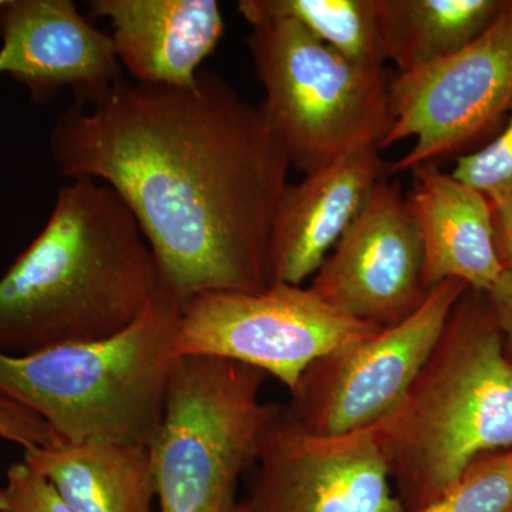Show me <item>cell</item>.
Segmentation results:
<instances>
[{
  "label": "cell",
  "mask_w": 512,
  "mask_h": 512,
  "mask_svg": "<svg viewBox=\"0 0 512 512\" xmlns=\"http://www.w3.org/2000/svg\"><path fill=\"white\" fill-rule=\"evenodd\" d=\"M50 153L64 177L126 202L183 305L205 292L271 286L269 244L289 158L262 106L200 70L188 87L120 80L57 117Z\"/></svg>",
  "instance_id": "6da1fadb"
},
{
  "label": "cell",
  "mask_w": 512,
  "mask_h": 512,
  "mask_svg": "<svg viewBox=\"0 0 512 512\" xmlns=\"http://www.w3.org/2000/svg\"><path fill=\"white\" fill-rule=\"evenodd\" d=\"M160 291L153 251L126 202L100 181L73 180L0 278V352L109 338Z\"/></svg>",
  "instance_id": "7a4b0ae2"
},
{
  "label": "cell",
  "mask_w": 512,
  "mask_h": 512,
  "mask_svg": "<svg viewBox=\"0 0 512 512\" xmlns=\"http://www.w3.org/2000/svg\"><path fill=\"white\" fill-rule=\"evenodd\" d=\"M372 427L406 512L512 448V360L485 293L461 296L409 390Z\"/></svg>",
  "instance_id": "3957f363"
},
{
  "label": "cell",
  "mask_w": 512,
  "mask_h": 512,
  "mask_svg": "<svg viewBox=\"0 0 512 512\" xmlns=\"http://www.w3.org/2000/svg\"><path fill=\"white\" fill-rule=\"evenodd\" d=\"M181 303L160 291L109 338L25 355L0 352V394L28 407L60 440L148 446L163 419Z\"/></svg>",
  "instance_id": "277c9868"
},
{
  "label": "cell",
  "mask_w": 512,
  "mask_h": 512,
  "mask_svg": "<svg viewBox=\"0 0 512 512\" xmlns=\"http://www.w3.org/2000/svg\"><path fill=\"white\" fill-rule=\"evenodd\" d=\"M266 377L222 357H178L148 444L161 512H237L239 480L278 406L261 402Z\"/></svg>",
  "instance_id": "5b68a950"
},
{
  "label": "cell",
  "mask_w": 512,
  "mask_h": 512,
  "mask_svg": "<svg viewBox=\"0 0 512 512\" xmlns=\"http://www.w3.org/2000/svg\"><path fill=\"white\" fill-rule=\"evenodd\" d=\"M249 50L265 89L261 104L289 163L312 174L392 127L384 69L349 62L291 19L249 16Z\"/></svg>",
  "instance_id": "8992f818"
},
{
  "label": "cell",
  "mask_w": 512,
  "mask_h": 512,
  "mask_svg": "<svg viewBox=\"0 0 512 512\" xmlns=\"http://www.w3.org/2000/svg\"><path fill=\"white\" fill-rule=\"evenodd\" d=\"M382 329L343 315L309 288L274 284L261 292H205L185 301L175 352L244 363L292 392L315 360Z\"/></svg>",
  "instance_id": "52a82bcc"
},
{
  "label": "cell",
  "mask_w": 512,
  "mask_h": 512,
  "mask_svg": "<svg viewBox=\"0 0 512 512\" xmlns=\"http://www.w3.org/2000/svg\"><path fill=\"white\" fill-rule=\"evenodd\" d=\"M512 107V0L460 52L390 83L392 127L379 150L414 138L387 174L458 153L507 119Z\"/></svg>",
  "instance_id": "ba28073f"
},
{
  "label": "cell",
  "mask_w": 512,
  "mask_h": 512,
  "mask_svg": "<svg viewBox=\"0 0 512 512\" xmlns=\"http://www.w3.org/2000/svg\"><path fill=\"white\" fill-rule=\"evenodd\" d=\"M467 289L457 279L440 282L402 322L315 360L292 390L289 412L322 436L375 426L409 390Z\"/></svg>",
  "instance_id": "9c48e42d"
},
{
  "label": "cell",
  "mask_w": 512,
  "mask_h": 512,
  "mask_svg": "<svg viewBox=\"0 0 512 512\" xmlns=\"http://www.w3.org/2000/svg\"><path fill=\"white\" fill-rule=\"evenodd\" d=\"M256 463L249 512H406L373 427L322 436L278 404Z\"/></svg>",
  "instance_id": "30bf717a"
},
{
  "label": "cell",
  "mask_w": 512,
  "mask_h": 512,
  "mask_svg": "<svg viewBox=\"0 0 512 512\" xmlns=\"http://www.w3.org/2000/svg\"><path fill=\"white\" fill-rule=\"evenodd\" d=\"M309 289L336 311L390 328L426 299L419 228L399 187L384 177L326 256Z\"/></svg>",
  "instance_id": "8fae6325"
},
{
  "label": "cell",
  "mask_w": 512,
  "mask_h": 512,
  "mask_svg": "<svg viewBox=\"0 0 512 512\" xmlns=\"http://www.w3.org/2000/svg\"><path fill=\"white\" fill-rule=\"evenodd\" d=\"M0 37V74L25 86L36 103L63 89L89 103L123 80L113 40L72 0H5Z\"/></svg>",
  "instance_id": "7c38bea8"
},
{
  "label": "cell",
  "mask_w": 512,
  "mask_h": 512,
  "mask_svg": "<svg viewBox=\"0 0 512 512\" xmlns=\"http://www.w3.org/2000/svg\"><path fill=\"white\" fill-rule=\"evenodd\" d=\"M379 147H362L288 184L272 225L271 285L301 286L316 274L340 237L387 177Z\"/></svg>",
  "instance_id": "4fadbf2b"
},
{
  "label": "cell",
  "mask_w": 512,
  "mask_h": 512,
  "mask_svg": "<svg viewBox=\"0 0 512 512\" xmlns=\"http://www.w3.org/2000/svg\"><path fill=\"white\" fill-rule=\"evenodd\" d=\"M113 29L114 52L133 82L188 87L224 33L215 0H92Z\"/></svg>",
  "instance_id": "5bb4252c"
},
{
  "label": "cell",
  "mask_w": 512,
  "mask_h": 512,
  "mask_svg": "<svg viewBox=\"0 0 512 512\" xmlns=\"http://www.w3.org/2000/svg\"><path fill=\"white\" fill-rule=\"evenodd\" d=\"M412 171L407 205L420 232L427 291L457 279L471 291L487 293L504 272L495 249L490 200L434 163Z\"/></svg>",
  "instance_id": "9a60e30c"
},
{
  "label": "cell",
  "mask_w": 512,
  "mask_h": 512,
  "mask_svg": "<svg viewBox=\"0 0 512 512\" xmlns=\"http://www.w3.org/2000/svg\"><path fill=\"white\" fill-rule=\"evenodd\" d=\"M23 461L42 474L76 512H153L157 497L150 448L111 441L60 440L25 450Z\"/></svg>",
  "instance_id": "2e32d148"
},
{
  "label": "cell",
  "mask_w": 512,
  "mask_h": 512,
  "mask_svg": "<svg viewBox=\"0 0 512 512\" xmlns=\"http://www.w3.org/2000/svg\"><path fill=\"white\" fill-rule=\"evenodd\" d=\"M505 0H380L387 57L409 73L460 52L493 25Z\"/></svg>",
  "instance_id": "e0dca14e"
},
{
  "label": "cell",
  "mask_w": 512,
  "mask_h": 512,
  "mask_svg": "<svg viewBox=\"0 0 512 512\" xmlns=\"http://www.w3.org/2000/svg\"><path fill=\"white\" fill-rule=\"evenodd\" d=\"M242 18L291 19L349 62L383 69L387 57L380 0H241Z\"/></svg>",
  "instance_id": "ac0fdd59"
},
{
  "label": "cell",
  "mask_w": 512,
  "mask_h": 512,
  "mask_svg": "<svg viewBox=\"0 0 512 512\" xmlns=\"http://www.w3.org/2000/svg\"><path fill=\"white\" fill-rule=\"evenodd\" d=\"M512 504V448L478 458L453 487L414 512H504Z\"/></svg>",
  "instance_id": "d6986e66"
},
{
  "label": "cell",
  "mask_w": 512,
  "mask_h": 512,
  "mask_svg": "<svg viewBox=\"0 0 512 512\" xmlns=\"http://www.w3.org/2000/svg\"><path fill=\"white\" fill-rule=\"evenodd\" d=\"M451 175L491 202L512 204V107L501 133L480 150L458 157Z\"/></svg>",
  "instance_id": "ffe728a7"
},
{
  "label": "cell",
  "mask_w": 512,
  "mask_h": 512,
  "mask_svg": "<svg viewBox=\"0 0 512 512\" xmlns=\"http://www.w3.org/2000/svg\"><path fill=\"white\" fill-rule=\"evenodd\" d=\"M0 512H76L56 488L25 461L12 464L0 487Z\"/></svg>",
  "instance_id": "44dd1931"
},
{
  "label": "cell",
  "mask_w": 512,
  "mask_h": 512,
  "mask_svg": "<svg viewBox=\"0 0 512 512\" xmlns=\"http://www.w3.org/2000/svg\"><path fill=\"white\" fill-rule=\"evenodd\" d=\"M0 437L19 444L25 450L52 447L60 441L42 417L3 394H0Z\"/></svg>",
  "instance_id": "7402d4cb"
},
{
  "label": "cell",
  "mask_w": 512,
  "mask_h": 512,
  "mask_svg": "<svg viewBox=\"0 0 512 512\" xmlns=\"http://www.w3.org/2000/svg\"><path fill=\"white\" fill-rule=\"evenodd\" d=\"M485 295L503 335L505 348L512 350V271H504Z\"/></svg>",
  "instance_id": "603a6c76"
},
{
  "label": "cell",
  "mask_w": 512,
  "mask_h": 512,
  "mask_svg": "<svg viewBox=\"0 0 512 512\" xmlns=\"http://www.w3.org/2000/svg\"><path fill=\"white\" fill-rule=\"evenodd\" d=\"M491 208L498 259L504 271H512V204L491 202Z\"/></svg>",
  "instance_id": "cb8c5ba5"
},
{
  "label": "cell",
  "mask_w": 512,
  "mask_h": 512,
  "mask_svg": "<svg viewBox=\"0 0 512 512\" xmlns=\"http://www.w3.org/2000/svg\"><path fill=\"white\" fill-rule=\"evenodd\" d=\"M237 512H249L247 505L245 503L239 504Z\"/></svg>",
  "instance_id": "d4e9b609"
},
{
  "label": "cell",
  "mask_w": 512,
  "mask_h": 512,
  "mask_svg": "<svg viewBox=\"0 0 512 512\" xmlns=\"http://www.w3.org/2000/svg\"><path fill=\"white\" fill-rule=\"evenodd\" d=\"M504 512H512V504L510 505V507L507 508V510H505Z\"/></svg>",
  "instance_id": "484cf974"
},
{
  "label": "cell",
  "mask_w": 512,
  "mask_h": 512,
  "mask_svg": "<svg viewBox=\"0 0 512 512\" xmlns=\"http://www.w3.org/2000/svg\"><path fill=\"white\" fill-rule=\"evenodd\" d=\"M3 3H5V0H0V10H2Z\"/></svg>",
  "instance_id": "4316f807"
},
{
  "label": "cell",
  "mask_w": 512,
  "mask_h": 512,
  "mask_svg": "<svg viewBox=\"0 0 512 512\" xmlns=\"http://www.w3.org/2000/svg\"><path fill=\"white\" fill-rule=\"evenodd\" d=\"M508 355H510V357H511V360H512V353H508Z\"/></svg>",
  "instance_id": "83f0119b"
}]
</instances>
